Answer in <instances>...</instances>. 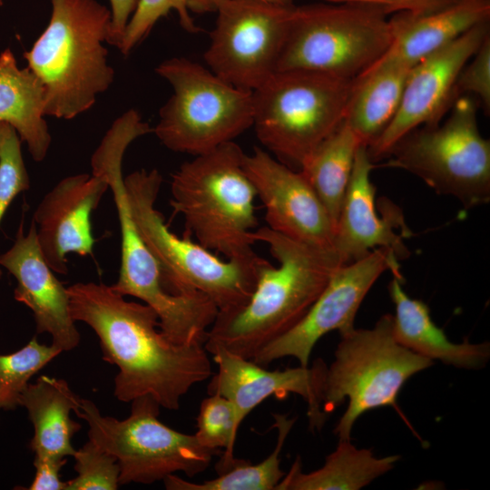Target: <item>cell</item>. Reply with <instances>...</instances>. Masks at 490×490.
I'll list each match as a JSON object with an SVG mask.
<instances>
[{
  "instance_id": "34",
  "label": "cell",
  "mask_w": 490,
  "mask_h": 490,
  "mask_svg": "<svg viewBox=\"0 0 490 490\" xmlns=\"http://www.w3.org/2000/svg\"><path fill=\"white\" fill-rule=\"evenodd\" d=\"M479 101L485 113L490 112V34L461 70L455 96L471 95Z\"/></svg>"
},
{
  "instance_id": "14",
  "label": "cell",
  "mask_w": 490,
  "mask_h": 490,
  "mask_svg": "<svg viewBox=\"0 0 490 490\" xmlns=\"http://www.w3.org/2000/svg\"><path fill=\"white\" fill-rule=\"evenodd\" d=\"M403 280L397 256L377 248L364 258L340 266L305 316L290 330L265 347L252 360L263 367L285 357L309 366L312 349L332 330L341 335L355 328L357 312L373 284L386 271Z\"/></svg>"
},
{
  "instance_id": "27",
  "label": "cell",
  "mask_w": 490,
  "mask_h": 490,
  "mask_svg": "<svg viewBox=\"0 0 490 490\" xmlns=\"http://www.w3.org/2000/svg\"><path fill=\"white\" fill-rule=\"evenodd\" d=\"M360 145L361 142L344 120L299 170L324 205L335 229Z\"/></svg>"
},
{
  "instance_id": "31",
  "label": "cell",
  "mask_w": 490,
  "mask_h": 490,
  "mask_svg": "<svg viewBox=\"0 0 490 490\" xmlns=\"http://www.w3.org/2000/svg\"><path fill=\"white\" fill-rule=\"evenodd\" d=\"M172 10L178 14L180 24L184 30L191 34L201 31L190 15L186 0H138L118 49L122 54H129L148 36L155 24Z\"/></svg>"
},
{
  "instance_id": "28",
  "label": "cell",
  "mask_w": 490,
  "mask_h": 490,
  "mask_svg": "<svg viewBox=\"0 0 490 490\" xmlns=\"http://www.w3.org/2000/svg\"><path fill=\"white\" fill-rule=\"evenodd\" d=\"M273 426L278 430L275 448L268 457L258 464L246 460L237 461L218 476L201 483L191 482L176 475H170L162 481L168 490H276L285 475L280 468L279 455L295 418L287 415L273 414Z\"/></svg>"
},
{
  "instance_id": "6",
  "label": "cell",
  "mask_w": 490,
  "mask_h": 490,
  "mask_svg": "<svg viewBox=\"0 0 490 490\" xmlns=\"http://www.w3.org/2000/svg\"><path fill=\"white\" fill-rule=\"evenodd\" d=\"M162 182L156 169H142L124 178L133 220L160 266L165 289L172 294L201 292L219 311L245 304L254 290L264 259L255 253L221 260L190 237L174 234L155 207Z\"/></svg>"
},
{
  "instance_id": "16",
  "label": "cell",
  "mask_w": 490,
  "mask_h": 490,
  "mask_svg": "<svg viewBox=\"0 0 490 490\" xmlns=\"http://www.w3.org/2000/svg\"><path fill=\"white\" fill-rule=\"evenodd\" d=\"M243 168L265 208L267 227L299 242L334 249V225L299 171L258 147L244 154Z\"/></svg>"
},
{
  "instance_id": "13",
  "label": "cell",
  "mask_w": 490,
  "mask_h": 490,
  "mask_svg": "<svg viewBox=\"0 0 490 490\" xmlns=\"http://www.w3.org/2000/svg\"><path fill=\"white\" fill-rule=\"evenodd\" d=\"M295 5L268 0H217V19L204 60L231 85L249 91L276 72Z\"/></svg>"
},
{
  "instance_id": "20",
  "label": "cell",
  "mask_w": 490,
  "mask_h": 490,
  "mask_svg": "<svg viewBox=\"0 0 490 490\" xmlns=\"http://www.w3.org/2000/svg\"><path fill=\"white\" fill-rule=\"evenodd\" d=\"M0 265L16 279L15 299L32 310L36 332L48 333L51 344L62 352L75 348L80 334L70 313L67 288L45 261L34 221L27 233L20 224L13 246L0 255Z\"/></svg>"
},
{
  "instance_id": "39",
  "label": "cell",
  "mask_w": 490,
  "mask_h": 490,
  "mask_svg": "<svg viewBox=\"0 0 490 490\" xmlns=\"http://www.w3.org/2000/svg\"><path fill=\"white\" fill-rule=\"evenodd\" d=\"M7 124L8 123L5 122H0V143H1L3 135H4V132Z\"/></svg>"
},
{
  "instance_id": "37",
  "label": "cell",
  "mask_w": 490,
  "mask_h": 490,
  "mask_svg": "<svg viewBox=\"0 0 490 490\" xmlns=\"http://www.w3.org/2000/svg\"><path fill=\"white\" fill-rule=\"evenodd\" d=\"M137 3L138 0H110L112 23L108 44L119 47Z\"/></svg>"
},
{
  "instance_id": "40",
  "label": "cell",
  "mask_w": 490,
  "mask_h": 490,
  "mask_svg": "<svg viewBox=\"0 0 490 490\" xmlns=\"http://www.w3.org/2000/svg\"><path fill=\"white\" fill-rule=\"evenodd\" d=\"M2 4H3V1H2V0H0V5H2Z\"/></svg>"
},
{
  "instance_id": "1",
  "label": "cell",
  "mask_w": 490,
  "mask_h": 490,
  "mask_svg": "<svg viewBox=\"0 0 490 490\" xmlns=\"http://www.w3.org/2000/svg\"><path fill=\"white\" fill-rule=\"evenodd\" d=\"M67 292L73 319L94 331L103 360L118 368L113 395L119 401L151 396L161 407L177 410L193 386L212 376L204 343L170 341L148 305L93 281L74 283Z\"/></svg>"
},
{
  "instance_id": "21",
  "label": "cell",
  "mask_w": 490,
  "mask_h": 490,
  "mask_svg": "<svg viewBox=\"0 0 490 490\" xmlns=\"http://www.w3.org/2000/svg\"><path fill=\"white\" fill-rule=\"evenodd\" d=\"M489 18L490 0H458L425 15L395 13L388 19L390 44L372 66L396 64L412 67Z\"/></svg>"
},
{
  "instance_id": "19",
  "label": "cell",
  "mask_w": 490,
  "mask_h": 490,
  "mask_svg": "<svg viewBox=\"0 0 490 490\" xmlns=\"http://www.w3.org/2000/svg\"><path fill=\"white\" fill-rule=\"evenodd\" d=\"M374 168L367 146L360 145L335 229L333 248L343 265L364 258L377 248L389 250L398 260L409 254L403 241L407 236L397 232L398 229L410 232L399 208L384 199L377 213L376 188L370 180Z\"/></svg>"
},
{
  "instance_id": "11",
  "label": "cell",
  "mask_w": 490,
  "mask_h": 490,
  "mask_svg": "<svg viewBox=\"0 0 490 490\" xmlns=\"http://www.w3.org/2000/svg\"><path fill=\"white\" fill-rule=\"evenodd\" d=\"M155 71L173 89L152 132L169 150L196 156L252 126V91L235 87L183 57L165 60Z\"/></svg>"
},
{
  "instance_id": "33",
  "label": "cell",
  "mask_w": 490,
  "mask_h": 490,
  "mask_svg": "<svg viewBox=\"0 0 490 490\" xmlns=\"http://www.w3.org/2000/svg\"><path fill=\"white\" fill-rule=\"evenodd\" d=\"M21 142L15 128L8 123L0 143V223L15 197L30 187Z\"/></svg>"
},
{
  "instance_id": "24",
  "label": "cell",
  "mask_w": 490,
  "mask_h": 490,
  "mask_svg": "<svg viewBox=\"0 0 490 490\" xmlns=\"http://www.w3.org/2000/svg\"><path fill=\"white\" fill-rule=\"evenodd\" d=\"M44 113V90L38 78L20 68L13 52L0 54V122L12 125L31 157L42 162L47 155L51 134Z\"/></svg>"
},
{
  "instance_id": "10",
  "label": "cell",
  "mask_w": 490,
  "mask_h": 490,
  "mask_svg": "<svg viewBox=\"0 0 490 490\" xmlns=\"http://www.w3.org/2000/svg\"><path fill=\"white\" fill-rule=\"evenodd\" d=\"M340 338L335 358L326 368L321 408L328 416L348 399L334 433L339 440H350L361 415L374 408L396 407L404 384L433 361L396 340L390 314L383 315L372 328H354Z\"/></svg>"
},
{
  "instance_id": "25",
  "label": "cell",
  "mask_w": 490,
  "mask_h": 490,
  "mask_svg": "<svg viewBox=\"0 0 490 490\" xmlns=\"http://www.w3.org/2000/svg\"><path fill=\"white\" fill-rule=\"evenodd\" d=\"M411 67L374 65L355 79L345 122L368 147L394 118Z\"/></svg>"
},
{
  "instance_id": "18",
  "label": "cell",
  "mask_w": 490,
  "mask_h": 490,
  "mask_svg": "<svg viewBox=\"0 0 490 490\" xmlns=\"http://www.w3.org/2000/svg\"><path fill=\"white\" fill-rule=\"evenodd\" d=\"M109 189L99 173H79L62 179L38 204L33 221L42 254L54 272H68L66 254L93 253L91 216Z\"/></svg>"
},
{
  "instance_id": "35",
  "label": "cell",
  "mask_w": 490,
  "mask_h": 490,
  "mask_svg": "<svg viewBox=\"0 0 490 490\" xmlns=\"http://www.w3.org/2000/svg\"><path fill=\"white\" fill-rule=\"evenodd\" d=\"M331 3H357L377 6L386 12L425 15L446 8L458 0H323Z\"/></svg>"
},
{
  "instance_id": "38",
  "label": "cell",
  "mask_w": 490,
  "mask_h": 490,
  "mask_svg": "<svg viewBox=\"0 0 490 490\" xmlns=\"http://www.w3.org/2000/svg\"><path fill=\"white\" fill-rule=\"evenodd\" d=\"M276 3H290L293 0H268ZM217 0H186L189 11L196 14L215 12Z\"/></svg>"
},
{
  "instance_id": "8",
  "label": "cell",
  "mask_w": 490,
  "mask_h": 490,
  "mask_svg": "<svg viewBox=\"0 0 490 490\" xmlns=\"http://www.w3.org/2000/svg\"><path fill=\"white\" fill-rule=\"evenodd\" d=\"M387 14L369 5H294L276 71L304 70L354 80L391 42Z\"/></svg>"
},
{
  "instance_id": "2",
  "label": "cell",
  "mask_w": 490,
  "mask_h": 490,
  "mask_svg": "<svg viewBox=\"0 0 490 490\" xmlns=\"http://www.w3.org/2000/svg\"><path fill=\"white\" fill-rule=\"evenodd\" d=\"M254 235L268 245L278 266L264 259L249 300L218 312L204 342L209 354L223 348L252 360L299 323L343 265L334 249L296 241L267 226Z\"/></svg>"
},
{
  "instance_id": "15",
  "label": "cell",
  "mask_w": 490,
  "mask_h": 490,
  "mask_svg": "<svg viewBox=\"0 0 490 490\" xmlns=\"http://www.w3.org/2000/svg\"><path fill=\"white\" fill-rule=\"evenodd\" d=\"M488 34L489 21H485L411 67L394 118L367 147L374 163L412 130L440 122L456 100L455 86L461 70Z\"/></svg>"
},
{
  "instance_id": "17",
  "label": "cell",
  "mask_w": 490,
  "mask_h": 490,
  "mask_svg": "<svg viewBox=\"0 0 490 490\" xmlns=\"http://www.w3.org/2000/svg\"><path fill=\"white\" fill-rule=\"evenodd\" d=\"M211 355L218 371L211 377L208 394H220L231 401L239 427L250 411L270 396L284 398L293 393L308 403L310 429L322 428L327 419L321 408L327 366L321 359L312 367L269 370L223 348H216Z\"/></svg>"
},
{
  "instance_id": "30",
  "label": "cell",
  "mask_w": 490,
  "mask_h": 490,
  "mask_svg": "<svg viewBox=\"0 0 490 490\" xmlns=\"http://www.w3.org/2000/svg\"><path fill=\"white\" fill-rule=\"evenodd\" d=\"M61 353L52 344H41L34 337L19 350L0 354V409L11 410L20 406L29 380Z\"/></svg>"
},
{
  "instance_id": "36",
  "label": "cell",
  "mask_w": 490,
  "mask_h": 490,
  "mask_svg": "<svg viewBox=\"0 0 490 490\" xmlns=\"http://www.w3.org/2000/svg\"><path fill=\"white\" fill-rule=\"evenodd\" d=\"M66 457L34 455L35 475L28 490H65L66 482L61 480L60 471Z\"/></svg>"
},
{
  "instance_id": "12",
  "label": "cell",
  "mask_w": 490,
  "mask_h": 490,
  "mask_svg": "<svg viewBox=\"0 0 490 490\" xmlns=\"http://www.w3.org/2000/svg\"><path fill=\"white\" fill-rule=\"evenodd\" d=\"M161 406L151 396L132 401L124 419L103 416L89 399L75 412L88 425V438L113 456L120 466V485H150L182 472L192 477L204 472L220 452L204 447L195 435L184 434L158 418Z\"/></svg>"
},
{
  "instance_id": "5",
  "label": "cell",
  "mask_w": 490,
  "mask_h": 490,
  "mask_svg": "<svg viewBox=\"0 0 490 490\" xmlns=\"http://www.w3.org/2000/svg\"><path fill=\"white\" fill-rule=\"evenodd\" d=\"M233 141L183 162L172 175L170 201L182 216L185 234L226 259L255 254L256 191Z\"/></svg>"
},
{
  "instance_id": "29",
  "label": "cell",
  "mask_w": 490,
  "mask_h": 490,
  "mask_svg": "<svg viewBox=\"0 0 490 490\" xmlns=\"http://www.w3.org/2000/svg\"><path fill=\"white\" fill-rule=\"evenodd\" d=\"M233 404L220 394H209L200 406L197 416L198 441L206 448L223 454L217 464L218 474L229 469L237 459L233 450L239 431Z\"/></svg>"
},
{
  "instance_id": "22",
  "label": "cell",
  "mask_w": 490,
  "mask_h": 490,
  "mask_svg": "<svg viewBox=\"0 0 490 490\" xmlns=\"http://www.w3.org/2000/svg\"><path fill=\"white\" fill-rule=\"evenodd\" d=\"M402 280L394 277L388 286L396 313L392 329L396 340L412 352L458 368L478 369L490 357L489 342L454 343L432 320L428 306L410 298L402 289Z\"/></svg>"
},
{
  "instance_id": "26",
  "label": "cell",
  "mask_w": 490,
  "mask_h": 490,
  "mask_svg": "<svg viewBox=\"0 0 490 490\" xmlns=\"http://www.w3.org/2000/svg\"><path fill=\"white\" fill-rule=\"evenodd\" d=\"M399 456L376 457L369 449H358L350 440H339L325 464L303 473L298 457L276 490H358L390 471Z\"/></svg>"
},
{
  "instance_id": "9",
  "label": "cell",
  "mask_w": 490,
  "mask_h": 490,
  "mask_svg": "<svg viewBox=\"0 0 490 490\" xmlns=\"http://www.w3.org/2000/svg\"><path fill=\"white\" fill-rule=\"evenodd\" d=\"M477 100L458 97L446 120L416 128L389 151L386 167L405 170L466 210L490 201V142L480 133Z\"/></svg>"
},
{
  "instance_id": "4",
  "label": "cell",
  "mask_w": 490,
  "mask_h": 490,
  "mask_svg": "<svg viewBox=\"0 0 490 490\" xmlns=\"http://www.w3.org/2000/svg\"><path fill=\"white\" fill-rule=\"evenodd\" d=\"M50 1L49 24L24 58L43 86L44 116L71 120L113 82L103 46L111 11L96 0Z\"/></svg>"
},
{
  "instance_id": "7",
  "label": "cell",
  "mask_w": 490,
  "mask_h": 490,
  "mask_svg": "<svg viewBox=\"0 0 490 490\" xmlns=\"http://www.w3.org/2000/svg\"><path fill=\"white\" fill-rule=\"evenodd\" d=\"M355 79L304 71H276L252 91L253 124L260 143L299 171L344 121Z\"/></svg>"
},
{
  "instance_id": "32",
  "label": "cell",
  "mask_w": 490,
  "mask_h": 490,
  "mask_svg": "<svg viewBox=\"0 0 490 490\" xmlns=\"http://www.w3.org/2000/svg\"><path fill=\"white\" fill-rule=\"evenodd\" d=\"M77 475L66 482L65 490H115L120 486V466L113 456L92 441L75 450Z\"/></svg>"
},
{
  "instance_id": "3",
  "label": "cell",
  "mask_w": 490,
  "mask_h": 490,
  "mask_svg": "<svg viewBox=\"0 0 490 490\" xmlns=\"http://www.w3.org/2000/svg\"><path fill=\"white\" fill-rule=\"evenodd\" d=\"M152 132L140 113L131 109L113 122L91 158L92 172L101 174L112 191L120 223L121 264L118 279L111 287L151 307L170 341L204 343L218 308L201 292L172 294L165 289L160 266L135 225L126 195L124 152L134 140Z\"/></svg>"
},
{
  "instance_id": "23",
  "label": "cell",
  "mask_w": 490,
  "mask_h": 490,
  "mask_svg": "<svg viewBox=\"0 0 490 490\" xmlns=\"http://www.w3.org/2000/svg\"><path fill=\"white\" fill-rule=\"evenodd\" d=\"M81 399L62 378L42 375L29 383L20 397L34 426L30 448L34 455L67 457L74 455L72 438L81 424L71 418Z\"/></svg>"
}]
</instances>
